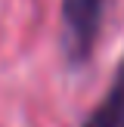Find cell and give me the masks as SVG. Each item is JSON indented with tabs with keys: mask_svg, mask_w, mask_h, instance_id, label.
Here are the masks:
<instances>
[{
	"mask_svg": "<svg viewBox=\"0 0 124 127\" xmlns=\"http://www.w3.org/2000/svg\"><path fill=\"white\" fill-rule=\"evenodd\" d=\"M81 127H124V59L115 71L109 93L102 96V102L84 118Z\"/></svg>",
	"mask_w": 124,
	"mask_h": 127,
	"instance_id": "obj_2",
	"label": "cell"
},
{
	"mask_svg": "<svg viewBox=\"0 0 124 127\" xmlns=\"http://www.w3.org/2000/svg\"><path fill=\"white\" fill-rule=\"evenodd\" d=\"M62 50L68 65H84L99 37L105 0H62Z\"/></svg>",
	"mask_w": 124,
	"mask_h": 127,
	"instance_id": "obj_1",
	"label": "cell"
}]
</instances>
